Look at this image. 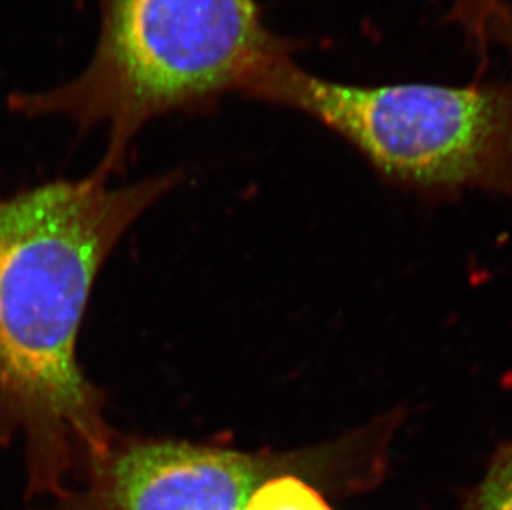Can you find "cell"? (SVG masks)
Returning <instances> with one entry per match:
<instances>
[{
  "mask_svg": "<svg viewBox=\"0 0 512 510\" xmlns=\"http://www.w3.org/2000/svg\"><path fill=\"white\" fill-rule=\"evenodd\" d=\"M489 45L499 44L512 57V0H501L488 30Z\"/></svg>",
  "mask_w": 512,
  "mask_h": 510,
  "instance_id": "obj_8",
  "label": "cell"
},
{
  "mask_svg": "<svg viewBox=\"0 0 512 510\" xmlns=\"http://www.w3.org/2000/svg\"><path fill=\"white\" fill-rule=\"evenodd\" d=\"M244 510H334L317 487L294 472L264 482Z\"/></svg>",
  "mask_w": 512,
  "mask_h": 510,
  "instance_id": "obj_5",
  "label": "cell"
},
{
  "mask_svg": "<svg viewBox=\"0 0 512 510\" xmlns=\"http://www.w3.org/2000/svg\"><path fill=\"white\" fill-rule=\"evenodd\" d=\"M501 0H451L448 19L463 30L474 49L481 55L488 52V30Z\"/></svg>",
  "mask_w": 512,
  "mask_h": 510,
  "instance_id": "obj_7",
  "label": "cell"
},
{
  "mask_svg": "<svg viewBox=\"0 0 512 510\" xmlns=\"http://www.w3.org/2000/svg\"><path fill=\"white\" fill-rule=\"evenodd\" d=\"M464 510H512V446L501 449Z\"/></svg>",
  "mask_w": 512,
  "mask_h": 510,
  "instance_id": "obj_6",
  "label": "cell"
},
{
  "mask_svg": "<svg viewBox=\"0 0 512 510\" xmlns=\"http://www.w3.org/2000/svg\"><path fill=\"white\" fill-rule=\"evenodd\" d=\"M174 174L98 173L0 196V448L24 444L29 496L57 501L116 436L78 361L98 274Z\"/></svg>",
  "mask_w": 512,
  "mask_h": 510,
  "instance_id": "obj_1",
  "label": "cell"
},
{
  "mask_svg": "<svg viewBox=\"0 0 512 510\" xmlns=\"http://www.w3.org/2000/svg\"><path fill=\"white\" fill-rule=\"evenodd\" d=\"M100 39L85 70L47 92L10 97L27 116H65L107 128L98 173L125 164L136 135L176 111L208 110L221 98H246L272 58L294 45L267 29L254 0H95Z\"/></svg>",
  "mask_w": 512,
  "mask_h": 510,
  "instance_id": "obj_2",
  "label": "cell"
},
{
  "mask_svg": "<svg viewBox=\"0 0 512 510\" xmlns=\"http://www.w3.org/2000/svg\"><path fill=\"white\" fill-rule=\"evenodd\" d=\"M305 461L116 433L45 510H244L271 477L307 472Z\"/></svg>",
  "mask_w": 512,
  "mask_h": 510,
  "instance_id": "obj_4",
  "label": "cell"
},
{
  "mask_svg": "<svg viewBox=\"0 0 512 510\" xmlns=\"http://www.w3.org/2000/svg\"><path fill=\"white\" fill-rule=\"evenodd\" d=\"M246 98L314 118L392 178L512 193V77L468 87H352L312 75L285 52L262 68Z\"/></svg>",
  "mask_w": 512,
  "mask_h": 510,
  "instance_id": "obj_3",
  "label": "cell"
}]
</instances>
